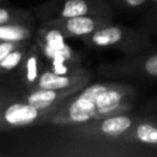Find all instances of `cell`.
Instances as JSON below:
<instances>
[{
  "instance_id": "obj_8",
  "label": "cell",
  "mask_w": 157,
  "mask_h": 157,
  "mask_svg": "<svg viewBox=\"0 0 157 157\" xmlns=\"http://www.w3.org/2000/svg\"><path fill=\"white\" fill-rule=\"evenodd\" d=\"M113 17L105 16H76L66 18H49L43 20L42 27L53 28L61 33V36L67 38H78L82 39L86 36L93 33L94 31L113 23Z\"/></svg>"
},
{
  "instance_id": "obj_21",
  "label": "cell",
  "mask_w": 157,
  "mask_h": 157,
  "mask_svg": "<svg viewBox=\"0 0 157 157\" xmlns=\"http://www.w3.org/2000/svg\"><path fill=\"white\" fill-rule=\"evenodd\" d=\"M148 1H150V4H151V5H152V4H156V2H157V0H148Z\"/></svg>"
},
{
  "instance_id": "obj_23",
  "label": "cell",
  "mask_w": 157,
  "mask_h": 157,
  "mask_svg": "<svg viewBox=\"0 0 157 157\" xmlns=\"http://www.w3.org/2000/svg\"><path fill=\"white\" fill-rule=\"evenodd\" d=\"M156 150H157V148H156Z\"/></svg>"
},
{
  "instance_id": "obj_14",
  "label": "cell",
  "mask_w": 157,
  "mask_h": 157,
  "mask_svg": "<svg viewBox=\"0 0 157 157\" xmlns=\"http://www.w3.org/2000/svg\"><path fill=\"white\" fill-rule=\"evenodd\" d=\"M27 48H28V40L23 42L21 45H18L12 52H10L4 59H1L0 60V75L7 74L12 71L13 69H16L17 66H21L25 54L27 52Z\"/></svg>"
},
{
  "instance_id": "obj_4",
  "label": "cell",
  "mask_w": 157,
  "mask_h": 157,
  "mask_svg": "<svg viewBox=\"0 0 157 157\" xmlns=\"http://www.w3.org/2000/svg\"><path fill=\"white\" fill-rule=\"evenodd\" d=\"M98 72L107 78H157V52L147 49L115 61L102 63Z\"/></svg>"
},
{
  "instance_id": "obj_9",
  "label": "cell",
  "mask_w": 157,
  "mask_h": 157,
  "mask_svg": "<svg viewBox=\"0 0 157 157\" xmlns=\"http://www.w3.org/2000/svg\"><path fill=\"white\" fill-rule=\"evenodd\" d=\"M92 80V75L83 67H71L65 72H56L53 70H43L31 90L36 88H80L86 87Z\"/></svg>"
},
{
  "instance_id": "obj_3",
  "label": "cell",
  "mask_w": 157,
  "mask_h": 157,
  "mask_svg": "<svg viewBox=\"0 0 157 157\" xmlns=\"http://www.w3.org/2000/svg\"><path fill=\"white\" fill-rule=\"evenodd\" d=\"M148 114L130 112L115 114L105 118L88 120L86 123L67 126L69 134L85 141H118L130 128L145 119Z\"/></svg>"
},
{
  "instance_id": "obj_6",
  "label": "cell",
  "mask_w": 157,
  "mask_h": 157,
  "mask_svg": "<svg viewBox=\"0 0 157 157\" xmlns=\"http://www.w3.org/2000/svg\"><path fill=\"white\" fill-rule=\"evenodd\" d=\"M42 20L66 18L76 16L113 17L110 6L104 0H50L37 9Z\"/></svg>"
},
{
  "instance_id": "obj_13",
  "label": "cell",
  "mask_w": 157,
  "mask_h": 157,
  "mask_svg": "<svg viewBox=\"0 0 157 157\" xmlns=\"http://www.w3.org/2000/svg\"><path fill=\"white\" fill-rule=\"evenodd\" d=\"M7 23H34L31 11L17 7H6L0 5V25Z\"/></svg>"
},
{
  "instance_id": "obj_17",
  "label": "cell",
  "mask_w": 157,
  "mask_h": 157,
  "mask_svg": "<svg viewBox=\"0 0 157 157\" xmlns=\"http://www.w3.org/2000/svg\"><path fill=\"white\" fill-rule=\"evenodd\" d=\"M26 42V40H25ZM23 42H7V40H0V60L4 59L10 52H12L15 48L21 45Z\"/></svg>"
},
{
  "instance_id": "obj_1",
  "label": "cell",
  "mask_w": 157,
  "mask_h": 157,
  "mask_svg": "<svg viewBox=\"0 0 157 157\" xmlns=\"http://www.w3.org/2000/svg\"><path fill=\"white\" fill-rule=\"evenodd\" d=\"M86 45L98 49H113L125 55L141 53L151 48V36L144 29L130 28L114 22L81 39Z\"/></svg>"
},
{
  "instance_id": "obj_5",
  "label": "cell",
  "mask_w": 157,
  "mask_h": 157,
  "mask_svg": "<svg viewBox=\"0 0 157 157\" xmlns=\"http://www.w3.org/2000/svg\"><path fill=\"white\" fill-rule=\"evenodd\" d=\"M59 105L52 108H38L21 98L17 101L10 98L0 107V131L20 129L48 121L58 110Z\"/></svg>"
},
{
  "instance_id": "obj_15",
  "label": "cell",
  "mask_w": 157,
  "mask_h": 157,
  "mask_svg": "<svg viewBox=\"0 0 157 157\" xmlns=\"http://www.w3.org/2000/svg\"><path fill=\"white\" fill-rule=\"evenodd\" d=\"M141 29L147 32L150 36H151V33H157V2L152 4V7H151L150 12L147 13Z\"/></svg>"
},
{
  "instance_id": "obj_10",
  "label": "cell",
  "mask_w": 157,
  "mask_h": 157,
  "mask_svg": "<svg viewBox=\"0 0 157 157\" xmlns=\"http://www.w3.org/2000/svg\"><path fill=\"white\" fill-rule=\"evenodd\" d=\"M80 91V88H64V90H54V88H36L29 90L25 96L21 97L22 101L38 107V108H52L58 107L61 102H64L67 97Z\"/></svg>"
},
{
  "instance_id": "obj_22",
  "label": "cell",
  "mask_w": 157,
  "mask_h": 157,
  "mask_svg": "<svg viewBox=\"0 0 157 157\" xmlns=\"http://www.w3.org/2000/svg\"><path fill=\"white\" fill-rule=\"evenodd\" d=\"M155 117H156V118H157V114H155Z\"/></svg>"
},
{
  "instance_id": "obj_2",
  "label": "cell",
  "mask_w": 157,
  "mask_h": 157,
  "mask_svg": "<svg viewBox=\"0 0 157 157\" xmlns=\"http://www.w3.org/2000/svg\"><path fill=\"white\" fill-rule=\"evenodd\" d=\"M110 85V81L97 82L87 85L82 90L67 97L60 103L58 110L52 115L50 123L67 128L71 125L93 120L96 117V99L97 96Z\"/></svg>"
},
{
  "instance_id": "obj_11",
  "label": "cell",
  "mask_w": 157,
  "mask_h": 157,
  "mask_svg": "<svg viewBox=\"0 0 157 157\" xmlns=\"http://www.w3.org/2000/svg\"><path fill=\"white\" fill-rule=\"evenodd\" d=\"M21 66H22L23 82L31 90L33 88L40 72L43 71L42 70V50L37 43L32 44L31 47L28 45Z\"/></svg>"
},
{
  "instance_id": "obj_20",
  "label": "cell",
  "mask_w": 157,
  "mask_h": 157,
  "mask_svg": "<svg viewBox=\"0 0 157 157\" xmlns=\"http://www.w3.org/2000/svg\"><path fill=\"white\" fill-rule=\"evenodd\" d=\"M6 4V0H0V5H5Z\"/></svg>"
},
{
  "instance_id": "obj_16",
  "label": "cell",
  "mask_w": 157,
  "mask_h": 157,
  "mask_svg": "<svg viewBox=\"0 0 157 157\" xmlns=\"http://www.w3.org/2000/svg\"><path fill=\"white\" fill-rule=\"evenodd\" d=\"M118 5H120L124 9L131 10V11H136V10H141L144 7L147 6V4H150L148 0H114Z\"/></svg>"
},
{
  "instance_id": "obj_19",
  "label": "cell",
  "mask_w": 157,
  "mask_h": 157,
  "mask_svg": "<svg viewBox=\"0 0 157 157\" xmlns=\"http://www.w3.org/2000/svg\"><path fill=\"white\" fill-rule=\"evenodd\" d=\"M10 98H11V93H7V92L0 90V107H1L7 99H10Z\"/></svg>"
},
{
  "instance_id": "obj_18",
  "label": "cell",
  "mask_w": 157,
  "mask_h": 157,
  "mask_svg": "<svg viewBox=\"0 0 157 157\" xmlns=\"http://www.w3.org/2000/svg\"><path fill=\"white\" fill-rule=\"evenodd\" d=\"M141 112H142V113H146V114L156 113V112H157V96H155V97L151 98L148 102H146V103L142 105Z\"/></svg>"
},
{
  "instance_id": "obj_7",
  "label": "cell",
  "mask_w": 157,
  "mask_h": 157,
  "mask_svg": "<svg viewBox=\"0 0 157 157\" xmlns=\"http://www.w3.org/2000/svg\"><path fill=\"white\" fill-rule=\"evenodd\" d=\"M136 96L137 92L134 86L110 81V85L97 96L94 119L130 112Z\"/></svg>"
},
{
  "instance_id": "obj_12",
  "label": "cell",
  "mask_w": 157,
  "mask_h": 157,
  "mask_svg": "<svg viewBox=\"0 0 157 157\" xmlns=\"http://www.w3.org/2000/svg\"><path fill=\"white\" fill-rule=\"evenodd\" d=\"M32 34H33V26H29V23L0 25V40L25 42L31 39Z\"/></svg>"
}]
</instances>
